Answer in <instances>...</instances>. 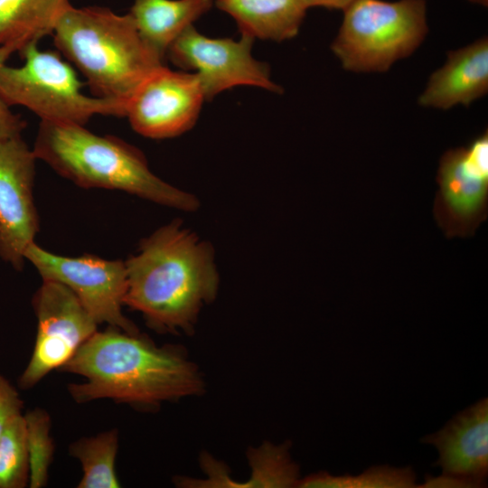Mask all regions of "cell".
I'll return each mask as SVG.
<instances>
[{
    "label": "cell",
    "instance_id": "cell-1",
    "mask_svg": "<svg viewBox=\"0 0 488 488\" xmlns=\"http://www.w3.org/2000/svg\"><path fill=\"white\" fill-rule=\"evenodd\" d=\"M125 262L124 305L151 328L191 333L201 310L217 296L220 275L213 247L180 220L155 230Z\"/></svg>",
    "mask_w": 488,
    "mask_h": 488
},
{
    "label": "cell",
    "instance_id": "cell-2",
    "mask_svg": "<svg viewBox=\"0 0 488 488\" xmlns=\"http://www.w3.org/2000/svg\"><path fill=\"white\" fill-rule=\"evenodd\" d=\"M85 381L70 384L77 402L111 399L149 407L198 395L204 382L180 346L158 347L140 333L117 328L96 332L61 368Z\"/></svg>",
    "mask_w": 488,
    "mask_h": 488
},
{
    "label": "cell",
    "instance_id": "cell-3",
    "mask_svg": "<svg viewBox=\"0 0 488 488\" xmlns=\"http://www.w3.org/2000/svg\"><path fill=\"white\" fill-rule=\"evenodd\" d=\"M33 151L37 159L80 187L119 190L182 211L200 207L194 194L156 176L139 149L82 125L41 121Z\"/></svg>",
    "mask_w": 488,
    "mask_h": 488
},
{
    "label": "cell",
    "instance_id": "cell-4",
    "mask_svg": "<svg viewBox=\"0 0 488 488\" xmlns=\"http://www.w3.org/2000/svg\"><path fill=\"white\" fill-rule=\"evenodd\" d=\"M58 51L83 74L95 97L125 106L164 61L144 42L130 14L72 5L53 33Z\"/></svg>",
    "mask_w": 488,
    "mask_h": 488
},
{
    "label": "cell",
    "instance_id": "cell-5",
    "mask_svg": "<svg viewBox=\"0 0 488 488\" xmlns=\"http://www.w3.org/2000/svg\"><path fill=\"white\" fill-rule=\"evenodd\" d=\"M428 33L426 0H355L331 49L344 70L384 72L411 55Z\"/></svg>",
    "mask_w": 488,
    "mask_h": 488
},
{
    "label": "cell",
    "instance_id": "cell-6",
    "mask_svg": "<svg viewBox=\"0 0 488 488\" xmlns=\"http://www.w3.org/2000/svg\"><path fill=\"white\" fill-rule=\"evenodd\" d=\"M33 43L20 55L21 67L0 62V98L7 106H23L41 121L84 126L95 115L125 117L117 101L85 95L72 66L56 52L41 51Z\"/></svg>",
    "mask_w": 488,
    "mask_h": 488
},
{
    "label": "cell",
    "instance_id": "cell-7",
    "mask_svg": "<svg viewBox=\"0 0 488 488\" xmlns=\"http://www.w3.org/2000/svg\"><path fill=\"white\" fill-rule=\"evenodd\" d=\"M436 182L433 214L439 228L447 239L474 236L488 216V131L446 150Z\"/></svg>",
    "mask_w": 488,
    "mask_h": 488
},
{
    "label": "cell",
    "instance_id": "cell-8",
    "mask_svg": "<svg viewBox=\"0 0 488 488\" xmlns=\"http://www.w3.org/2000/svg\"><path fill=\"white\" fill-rule=\"evenodd\" d=\"M255 39L210 38L193 24L187 27L170 45L166 58L186 70H194L205 100L236 86H254L281 93L282 88L270 79L267 63L252 56Z\"/></svg>",
    "mask_w": 488,
    "mask_h": 488
},
{
    "label": "cell",
    "instance_id": "cell-9",
    "mask_svg": "<svg viewBox=\"0 0 488 488\" xmlns=\"http://www.w3.org/2000/svg\"><path fill=\"white\" fill-rule=\"evenodd\" d=\"M24 258L37 269L42 280L70 288L99 324L106 323L127 333H139L122 313L127 272L122 260H107L91 255L70 258L51 253L33 242Z\"/></svg>",
    "mask_w": 488,
    "mask_h": 488
},
{
    "label": "cell",
    "instance_id": "cell-10",
    "mask_svg": "<svg viewBox=\"0 0 488 488\" xmlns=\"http://www.w3.org/2000/svg\"><path fill=\"white\" fill-rule=\"evenodd\" d=\"M38 326L31 359L19 385L30 389L61 369L96 332L98 323L66 286L43 280L33 300Z\"/></svg>",
    "mask_w": 488,
    "mask_h": 488
},
{
    "label": "cell",
    "instance_id": "cell-11",
    "mask_svg": "<svg viewBox=\"0 0 488 488\" xmlns=\"http://www.w3.org/2000/svg\"><path fill=\"white\" fill-rule=\"evenodd\" d=\"M205 100L197 75L165 65L152 72L126 104L125 117L139 135L164 139L190 130Z\"/></svg>",
    "mask_w": 488,
    "mask_h": 488
},
{
    "label": "cell",
    "instance_id": "cell-12",
    "mask_svg": "<svg viewBox=\"0 0 488 488\" xmlns=\"http://www.w3.org/2000/svg\"><path fill=\"white\" fill-rule=\"evenodd\" d=\"M36 156L20 136L0 141V257L16 269L34 242L39 218L33 199Z\"/></svg>",
    "mask_w": 488,
    "mask_h": 488
},
{
    "label": "cell",
    "instance_id": "cell-13",
    "mask_svg": "<svg viewBox=\"0 0 488 488\" xmlns=\"http://www.w3.org/2000/svg\"><path fill=\"white\" fill-rule=\"evenodd\" d=\"M422 443L438 452L435 465L442 474L465 480L473 487L486 486L488 475V399L483 398L455 415Z\"/></svg>",
    "mask_w": 488,
    "mask_h": 488
},
{
    "label": "cell",
    "instance_id": "cell-14",
    "mask_svg": "<svg viewBox=\"0 0 488 488\" xmlns=\"http://www.w3.org/2000/svg\"><path fill=\"white\" fill-rule=\"evenodd\" d=\"M488 92V39L447 52L445 64L435 70L418 98L426 108L468 107Z\"/></svg>",
    "mask_w": 488,
    "mask_h": 488
},
{
    "label": "cell",
    "instance_id": "cell-15",
    "mask_svg": "<svg viewBox=\"0 0 488 488\" xmlns=\"http://www.w3.org/2000/svg\"><path fill=\"white\" fill-rule=\"evenodd\" d=\"M69 0H0V62L52 34Z\"/></svg>",
    "mask_w": 488,
    "mask_h": 488
},
{
    "label": "cell",
    "instance_id": "cell-16",
    "mask_svg": "<svg viewBox=\"0 0 488 488\" xmlns=\"http://www.w3.org/2000/svg\"><path fill=\"white\" fill-rule=\"evenodd\" d=\"M212 5L213 0H135L129 14L141 38L164 61L173 42Z\"/></svg>",
    "mask_w": 488,
    "mask_h": 488
},
{
    "label": "cell",
    "instance_id": "cell-17",
    "mask_svg": "<svg viewBox=\"0 0 488 488\" xmlns=\"http://www.w3.org/2000/svg\"><path fill=\"white\" fill-rule=\"evenodd\" d=\"M215 5L236 21L240 34L276 42L296 37L307 10L302 0H216Z\"/></svg>",
    "mask_w": 488,
    "mask_h": 488
},
{
    "label": "cell",
    "instance_id": "cell-18",
    "mask_svg": "<svg viewBox=\"0 0 488 488\" xmlns=\"http://www.w3.org/2000/svg\"><path fill=\"white\" fill-rule=\"evenodd\" d=\"M118 446L116 430L83 437L74 442L70 452L82 467L79 488H117L120 486L116 474L115 460Z\"/></svg>",
    "mask_w": 488,
    "mask_h": 488
},
{
    "label": "cell",
    "instance_id": "cell-19",
    "mask_svg": "<svg viewBox=\"0 0 488 488\" xmlns=\"http://www.w3.org/2000/svg\"><path fill=\"white\" fill-rule=\"evenodd\" d=\"M417 475L411 466L372 465L352 475H333L322 471L300 479L295 487L302 488H415Z\"/></svg>",
    "mask_w": 488,
    "mask_h": 488
},
{
    "label": "cell",
    "instance_id": "cell-20",
    "mask_svg": "<svg viewBox=\"0 0 488 488\" xmlns=\"http://www.w3.org/2000/svg\"><path fill=\"white\" fill-rule=\"evenodd\" d=\"M30 464L23 415L8 425L0 437V488L29 484Z\"/></svg>",
    "mask_w": 488,
    "mask_h": 488
},
{
    "label": "cell",
    "instance_id": "cell-21",
    "mask_svg": "<svg viewBox=\"0 0 488 488\" xmlns=\"http://www.w3.org/2000/svg\"><path fill=\"white\" fill-rule=\"evenodd\" d=\"M23 417L30 464L29 486L42 488L47 484L54 452L53 441L50 435L51 418L42 408L28 411Z\"/></svg>",
    "mask_w": 488,
    "mask_h": 488
},
{
    "label": "cell",
    "instance_id": "cell-22",
    "mask_svg": "<svg viewBox=\"0 0 488 488\" xmlns=\"http://www.w3.org/2000/svg\"><path fill=\"white\" fill-rule=\"evenodd\" d=\"M23 400L17 389L0 375V437L12 422L22 415Z\"/></svg>",
    "mask_w": 488,
    "mask_h": 488
},
{
    "label": "cell",
    "instance_id": "cell-23",
    "mask_svg": "<svg viewBox=\"0 0 488 488\" xmlns=\"http://www.w3.org/2000/svg\"><path fill=\"white\" fill-rule=\"evenodd\" d=\"M25 126L23 118L14 114L0 98V141L20 136Z\"/></svg>",
    "mask_w": 488,
    "mask_h": 488
},
{
    "label": "cell",
    "instance_id": "cell-24",
    "mask_svg": "<svg viewBox=\"0 0 488 488\" xmlns=\"http://www.w3.org/2000/svg\"><path fill=\"white\" fill-rule=\"evenodd\" d=\"M417 487L419 488H465V487H471L473 488L472 484L468 482L446 475L441 474L439 476H433L430 474H426L424 478V482L417 485Z\"/></svg>",
    "mask_w": 488,
    "mask_h": 488
},
{
    "label": "cell",
    "instance_id": "cell-25",
    "mask_svg": "<svg viewBox=\"0 0 488 488\" xmlns=\"http://www.w3.org/2000/svg\"><path fill=\"white\" fill-rule=\"evenodd\" d=\"M305 6L310 7H324L330 10H345L355 0H302Z\"/></svg>",
    "mask_w": 488,
    "mask_h": 488
},
{
    "label": "cell",
    "instance_id": "cell-26",
    "mask_svg": "<svg viewBox=\"0 0 488 488\" xmlns=\"http://www.w3.org/2000/svg\"><path fill=\"white\" fill-rule=\"evenodd\" d=\"M472 4L479 5L482 6H487L488 5V0H467Z\"/></svg>",
    "mask_w": 488,
    "mask_h": 488
}]
</instances>
